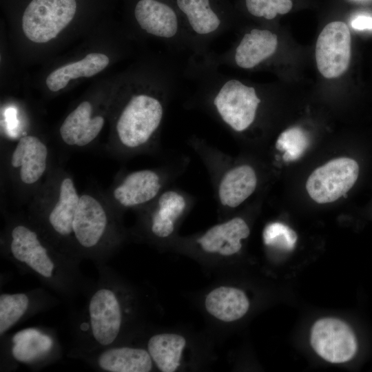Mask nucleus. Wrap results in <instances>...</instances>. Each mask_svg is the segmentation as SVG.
<instances>
[{
	"instance_id": "obj_1",
	"label": "nucleus",
	"mask_w": 372,
	"mask_h": 372,
	"mask_svg": "<svg viewBox=\"0 0 372 372\" xmlns=\"http://www.w3.org/2000/svg\"><path fill=\"white\" fill-rule=\"evenodd\" d=\"M0 245L6 259L62 298L72 299L90 287L80 262L63 253L27 214L6 219Z\"/></svg>"
},
{
	"instance_id": "obj_23",
	"label": "nucleus",
	"mask_w": 372,
	"mask_h": 372,
	"mask_svg": "<svg viewBox=\"0 0 372 372\" xmlns=\"http://www.w3.org/2000/svg\"><path fill=\"white\" fill-rule=\"evenodd\" d=\"M204 304L211 316L224 322L240 319L249 308V301L245 292L231 286L214 288L206 296Z\"/></svg>"
},
{
	"instance_id": "obj_28",
	"label": "nucleus",
	"mask_w": 372,
	"mask_h": 372,
	"mask_svg": "<svg viewBox=\"0 0 372 372\" xmlns=\"http://www.w3.org/2000/svg\"><path fill=\"white\" fill-rule=\"evenodd\" d=\"M245 3L251 15L269 20L287 13L293 5L291 0H245Z\"/></svg>"
},
{
	"instance_id": "obj_2",
	"label": "nucleus",
	"mask_w": 372,
	"mask_h": 372,
	"mask_svg": "<svg viewBox=\"0 0 372 372\" xmlns=\"http://www.w3.org/2000/svg\"><path fill=\"white\" fill-rule=\"evenodd\" d=\"M105 265H97V282L86 291L85 306L75 327L74 355L118 344L126 328L131 296Z\"/></svg>"
},
{
	"instance_id": "obj_14",
	"label": "nucleus",
	"mask_w": 372,
	"mask_h": 372,
	"mask_svg": "<svg viewBox=\"0 0 372 372\" xmlns=\"http://www.w3.org/2000/svg\"><path fill=\"white\" fill-rule=\"evenodd\" d=\"M351 59V34L342 21L328 23L319 34L316 45V60L321 74L336 78L348 68Z\"/></svg>"
},
{
	"instance_id": "obj_9",
	"label": "nucleus",
	"mask_w": 372,
	"mask_h": 372,
	"mask_svg": "<svg viewBox=\"0 0 372 372\" xmlns=\"http://www.w3.org/2000/svg\"><path fill=\"white\" fill-rule=\"evenodd\" d=\"M163 178L157 170L143 169L120 176L104 194L120 214L126 209H137L152 204L161 193Z\"/></svg>"
},
{
	"instance_id": "obj_13",
	"label": "nucleus",
	"mask_w": 372,
	"mask_h": 372,
	"mask_svg": "<svg viewBox=\"0 0 372 372\" xmlns=\"http://www.w3.org/2000/svg\"><path fill=\"white\" fill-rule=\"evenodd\" d=\"M107 106L90 100L79 103L64 118L59 129L61 141L66 147L84 148L99 137L105 123Z\"/></svg>"
},
{
	"instance_id": "obj_7",
	"label": "nucleus",
	"mask_w": 372,
	"mask_h": 372,
	"mask_svg": "<svg viewBox=\"0 0 372 372\" xmlns=\"http://www.w3.org/2000/svg\"><path fill=\"white\" fill-rule=\"evenodd\" d=\"M208 87L211 106L225 125L242 132L254 123L261 103L254 87L225 76L214 79Z\"/></svg>"
},
{
	"instance_id": "obj_10",
	"label": "nucleus",
	"mask_w": 372,
	"mask_h": 372,
	"mask_svg": "<svg viewBox=\"0 0 372 372\" xmlns=\"http://www.w3.org/2000/svg\"><path fill=\"white\" fill-rule=\"evenodd\" d=\"M358 174L359 165L354 159L335 158L311 174L306 189L316 203H332L346 195L355 183Z\"/></svg>"
},
{
	"instance_id": "obj_6",
	"label": "nucleus",
	"mask_w": 372,
	"mask_h": 372,
	"mask_svg": "<svg viewBox=\"0 0 372 372\" xmlns=\"http://www.w3.org/2000/svg\"><path fill=\"white\" fill-rule=\"evenodd\" d=\"M47 144L38 136L25 134L10 149L6 169L16 194L22 200H30L50 169Z\"/></svg>"
},
{
	"instance_id": "obj_27",
	"label": "nucleus",
	"mask_w": 372,
	"mask_h": 372,
	"mask_svg": "<svg viewBox=\"0 0 372 372\" xmlns=\"http://www.w3.org/2000/svg\"><path fill=\"white\" fill-rule=\"evenodd\" d=\"M265 245L290 251L293 249L297 241L296 232L287 225L278 222L271 223L266 226L263 231Z\"/></svg>"
},
{
	"instance_id": "obj_18",
	"label": "nucleus",
	"mask_w": 372,
	"mask_h": 372,
	"mask_svg": "<svg viewBox=\"0 0 372 372\" xmlns=\"http://www.w3.org/2000/svg\"><path fill=\"white\" fill-rule=\"evenodd\" d=\"M74 355L105 372H149L154 366L146 348L118 344Z\"/></svg>"
},
{
	"instance_id": "obj_11",
	"label": "nucleus",
	"mask_w": 372,
	"mask_h": 372,
	"mask_svg": "<svg viewBox=\"0 0 372 372\" xmlns=\"http://www.w3.org/2000/svg\"><path fill=\"white\" fill-rule=\"evenodd\" d=\"M6 353L13 363L39 369L56 360L61 347L52 331L29 327L14 333L6 345Z\"/></svg>"
},
{
	"instance_id": "obj_3",
	"label": "nucleus",
	"mask_w": 372,
	"mask_h": 372,
	"mask_svg": "<svg viewBox=\"0 0 372 372\" xmlns=\"http://www.w3.org/2000/svg\"><path fill=\"white\" fill-rule=\"evenodd\" d=\"M134 87L123 95L112 114L107 149L124 156L146 150L156 139L165 114L170 81Z\"/></svg>"
},
{
	"instance_id": "obj_25",
	"label": "nucleus",
	"mask_w": 372,
	"mask_h": 372,
	"mask_svg": "<svg viewBox=\"0 0 372 372\" xmlns=\"http://www.w3.org/2000/svg\"><path fill=\"white\" fill-rule=\"evenodd\" d=\"M186 339L175 333H159L150 336L147 342L154 366L162 372H174L180 366Z\"/></svg>"
},
{
	"instance_id": "obj_22",
	"label": "nucleus",
	"mask_w": 372,
	"mask_h": 372,
	"mask_svg": "<svg viewBox=\"0 0 372 372\" xmlns=\"http://www.w3.org/2000/svg\"><path fill=\"white\" fill-rule=\"evenodd\" d=\"M257 176L252 167L240 165L227 170L218 185L220 203L226 207L235 208L242 204L255 191Z\"/></svg>"
},
{
	"instance_id": "obj_12",
	"label": "nucleus",
	"mask_w": 372,
	"mask_h": 372,
	"mask_svg": "<svg viewBox=\"0 0 372 372\" xmlns=\"http://www.w3.org/2000/svg\"><path fill=\"white\" fill-rule=\"evenodd\" d=\"M310 342L314 351L331 363L351 360L358 349L357 340L351 327L333 318H322L314 323Z\"/></svg>"
},
{
	"instance_id": "obj_5",
	"label": "nucleus",
	"mask_w": 372,
	"mask_h": 372,
	"mask_svg": "<svg viewBox=\"0 0 372 372\" xmlns=\"http://www.w3.org/2000/svg\"><path fill=\"white\" fill-rule=\"evenodd\" d=\"M80 194L71 174L62 168H50L30 199L27 214L63 253L74 260L72 223Z\"/></svg>"
},
{
	"instance_id": "obj_19",
	"label": "nucleus",
	"mask_w": 372,
	"mask_h": 372,
	"mask_svg": "<svg viewBox=\"0 0 372 372\" xmlns=\"http://www.w3.org/2000/svg\"><path fill=\"white\" fill-rule=\"evenodd\" d=\"M43 289L28 292L1 293L0 295L1 338L12 328L32 315L46 309L55 303Z\"/></svg>"
},
{
	"instance_id": "obj_24",
	"label": "nucleus",
	"mask_w": 372,
	"mask_h": 372,
	"mask_svg": "<svg viewBox=\"0 0 372 372\" xmlns=\"http://www.w3.org/2000/svg\"><path fill=\"white\" fill-rule=\"evenodd\" d=\"M110 63L109 57L101 52H92L79 61L63 65L53 70L45 83L51 92L65 88L69 81L81 77H90L103 70Z\"/></svg>"
},
{
	"instance_id": "obj_15",
	"label": "nucleus",
	"mask_w": 372,
	"mask_h": 372,
	"mask_svg": "<svg viewBox=\"0 0 372 372\" xmlns=\"http://www.w3.org/2000/svg\"><path fill=\"white\" fill-rule=\"evenodd\" d=\"M176 4L184 16L183 27L189 46L202 56L207 43L225 30L223 19L210 0H176Z\"/></svg>"
},
{
	"instance_id": "obj_16",
	"label": "nucleus",
	"mask_w": 372,
	"mask_h": 372,
	"mask_svg": "<svg viewBox=\"0 0 372 372\" xmlns=\"http://www.w3.org/2000/svg\"><path fill=\"white\" fill-rule=\"evenodd\" d=\"M134 17L140 28L147 34L171 44L187 45L183 22L174 8L159 0H139Z\"/></svg>"
},
{
	"instance_id": "obj_4",
	"label": "nucleus",
	"mask_w": 372,
	"mask_h": 372,
	"mask_svg": "<svg viewBox=\"0 0 372 372\" xmlns=\"http://www.w3.org/2000/svg\"><path fill=\"white\" fill-rule=\"evenodd\" d=\"M73 257L78 262L90 260L105 264L124 239L120 214L104 194H80L72 223Z\"/></svg>"
},
{
	"instance_id": "obj_20",
	"label": "nucleus",
	"mask_w": 372,
	"mask_h": 372,
	"mask_svg": "<svg viewBox=\"0 0 372 372\" xmlns=\"http://www.w3.org/2000/svg\"><path fill=\"white\" fill-rule=\"evenodd\" d=\"M145 213V227L156 239H165L174 231L177 221L187 206L185 197L175 190L161 192Z\"/></svg>"
},
{
	"instance_id": "obj_26",
	"label": "nucleus",
	"mask_w": 372,
	"mask_h": 372,
	"mask_svg": "<svg viewBox=\"0 0 372 372\" xmlns=\"http://www.w3.org/2000/svg\"><path fill=\"white\" fill-rule=\"evenodd\" d=\"M309 145V138L307 133L299 127H293L280 134L276 147L283 152L284 161L289 162L300 158Z\"/></svg>"
},
{
	"instance_id": "obj_21",
	"label": "nucleus",
	"mask_w": 372,
	"mask_h": 372,
	"mask_svg": "<svg viewBox=\"0 0 372 372\" xmlns=\"http://www.w3.org/2000/svg\"><path fill=\"white\" fill-rule=\"evenodd\" d=\"M249 234L250 229L245 220L240 217H234L208 229L198 238L197 242L206 253L228 257L240 251L242 241Z\"/></svg>"
},
{
	"instance_id": "obj_17",
	"label": "nucleus",
	"mask_w": 372,
	"mask_h": 372,
	"mask_svg": "<svg viewBox=\"0 0 372 372\" xmlns=\"http://www.w3.org/2000/svg\"><path fill=\"white\" fill-rule=\"evenodd\" d=\"M278 37L271 31L254 28L245 33L233 50L218 56H208L209 66L234 63L241 69H253L270 58L276 52Z\"/></svg>"
},
{
	"instance_id": "obj_29",
	"label": "nucleus",
	"mask_w": 372,
	"mask_h": 372,
	"mask_svg": "<svg viewBox=\"0 0 372 372\" xmlns=\"http://www.w3.org/2000/svg\"><path fill=\"white\" fill-rule=\"evenodd\" d=\"M351 26L355 30H372V17L366 15H360L351 21Z\"/></svg>"
},
{
	"instance_id": "obj_8",
	"label": "nucleus",
	"mask_w": 372,
	"mask_h": 372,
	"mask_svg": "<svg viewBox=\"0 0 372 372\" xmlns=\"http://www.w3.org/2000/svg\"><path fill=\"white\" fill-rule=\"evenodd\" d=\"M76 11V0H32L22 17L23 32L33 43H47L70 23Z\"/></svg>"
}]
</instances>
